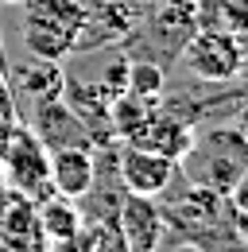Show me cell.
I'll list each match as a JSON object with an SVG mask.
<instances>
[{
	"mask_svg": "<svg viewBox=\"0 0 248 252\" xmlns=\"http://www.w3.org/2000/svg\"><path fill=\"white\" fill-rule=\"evenodd\" d=\"M86 24V0H24V51L28 59L62 63L74 55L78 32Z\"/></svg>",
	"mask_w": 248,
	"mask_h": 252,
	"instance_id": "1",
	"label": "cell"
},
{
	"mask_svg": "<svg viewBox=\"0 0 248 252\" xmlns=\"http://www.w3.org/2000/svg\"><path fill=\"white\" fill-rule=\"evenodd\" d=\"M183 163L190 167V183L229 194L237 175L248 167V136H241L237 128H214L206 136H194V148Z\"/></svg>",
	"mask_w": 248,
	"mask_h": 252,
	"instance_id": "2",
	"label": "cell"
},
{
	"mask_svg": "<svg viewBox=\"0 0 248 252\" xmlns=\"http://www.w3.org/2000/svg\"><path fill=\"white\" fill-rule=\"evenodd\" d=\"M0 167H4V179L24 198H31L35 206L55 194V187H51V152L39 144V136L31 128L24 125L12 128V136L0 152Z\"/></svg>",
	"mask_w": 248,
	"mask_h": 252,
	"instance_id": "3",
	"label": "cell"
},
{
	"mask_svg": "<svg viewBox=\"0 0 248 252\" xmlns=\"http://www.w3.org/2000/svg\"><path fill=\"white\" fill-rule=\"evenodd\" d=\"M179 59L198 82H233L241 74V35L221 32V28H202L186 39Z\"/></svg>",
	"mask_w": 248,
	"mask_h": 252,
	"instance_id": "4",
	"label": "cell"
},
{
	"mask_svg": "<svg viewBox=\"0 0 248 252\" xmlns=\"http://www.w3.org/2000/svg\"><path fill=\"white\" fill-rule=\"evenodd\" d=\"M179 163L159 152H148L140 144H124L117 152V179L128 194H144V198H159L167 194V187L175 183Z\"/></svg>",
	"mask_w": 248,
	"mask_h": 252,
	"instance_id": "5",
	"label": "cell"
},
{
	"mask_svg": "<svg viewBox=\"0 0 248 252\" xmlns=\"http://www.w3.org/2000/svg\"><path fill=\"white\" fill-rule=\"evenodd\" d=\"M31 132L39 136V144L47 152H59V148H93L90 128L82 125V117L62 97H47V101L31 105Z\"/></svg>",
	"mask_w": 248,
	"mask_h": 252,
	"instance_id": "6",
	"label": "cell"
},
{
	"mask_svg": "<svg viewBox=\"0 0 248 252\" xmlns=\"http://www.w3.org/2000/svg\"><path fill=\"white\" fill-rule=\"evenodd\" d=\"M194 136H198V128L190 125L186 117L171 113V109H163V101H159V109H155L152 117L136 128L124 144H140V148L159 152V156L175 159V163L183 167V159L190 156V148H194Z\"/></svg>",
	"mask_w": 248,
	"mask_h": 252,
	"instance_id": "7",
	"label": "cell"
},
{
	"mask_svg": "<svg viewBox=\"0 0 248 252\" xmlns=\"http://www.w3.org/2000/svg\"><path fill=\"white\" fill-rule=\"evenodd\" d=\"M136 24H140V12L132 8V0H93V4H86V24L78 32L74 51L121 43L124 35L136 32Z\"/></svg>",
	"mask_w": 248,
	"mask_h": 252,
	"instance_id": "8",
	"label": "cell"
},
{
	"mask_svg": "<svg viewBox=\"0 0 248 252\" xmlns=\"http://www.w3.org/2000/svg\"><path fill=\"white\" fill-rule=\"evenodd\" d=\"M117 225H121V237L128 252H159L163 245V210L155 206V198H144V194H128L124 190L121 210H117Z\"/></svg>",
	"mask_w": 248,
	"mask_h": 252,
	"instance_id": "9",
	"label": "cell"
},
{
	"mask_svg": "<svg viewBox=\"0 0 248 252\" xmlns=\"http://www.w3.org/2000/svg\"><path fill=\"white\" fill-rule=\"evenodd\" d=\"M97 183V159L93 148H59L51 152V187L62 198H86Z\"/></svg>",
	"mask_w": 248,
	"mask_h": 252,
	"instance_id": "10",
	"label": "cell"
},
{
	"mask_svg": "<svg viewBox=\"0 0 248 252\" xmlns=\"http://www.w3.org/2000/svg\"><path fill=\"white\" fill-rule=\"evenodd\" d=\"M16 86L28 101H47V97H62L66 90V74L59 63H47V59H31V63L16 66Z\"/></svg>",
	"mask_w": 248,
	"mask_h": 252,
	"instance_id": "11",
	"label": "cell"
},
{
	"mask_svg": "<svg viewBox=\"0 0 248 252\" xmlns=\"http://www.w3.org/2000/svg\"><path fill=\"white\" fill-rule=\"evenodd\" d=\"M39 225H43V233L51 237V245L55 241H66V237H74L86 218H82V206L74 202V198H62V194H51V198H43L39 202Z\"/></svg>",
	"mask_w": 248,
	"mask_h": 252,
	"instance_id": "12",
	"label": "cell"
},
{
	"mask_svg": "<svg viewBox=\"0 0 248 252\" xmlns=\"http://www.w3.org/2000/svg\"><path fill=\"white\" fill-rule=\"evenodd\" d=\"M163 86H167V78L159 63H128V94L163 101Z\"/></svg>",
	"mask_w": 248,
	"mask_h": 252,
	"instance_id": "13",
	"label": "cell"
},
{
	"mask_svg": "<svg viewBox=\"0 0 248 252\" xmlns=\"http://www.w3.org/2000/svg\"><path fill=\"white\" fill-rule=\"evenodd\" d=\"M217 12V28L233 35H248V0H210Z\"/></svg>",
	"mask_w": 248,
	"mask_h": 252,
	"instance_id": "14",
	"label": "cell"
},
{
	"mask_svg": "<svg viewBox=\"0 0 248 252\" xmlns=\"http://www.w3.org/2000/svg\"><path fill=\"white\" fill-rule=\"evenodd\" d=\"M97 86H101L109 97L128 94V59H113V63L105 66V74L97 78Z\"/></svg>",
	"mask_w": 248,
	"mask_h": 252,
	"instance_id": "15",
	"label": "cell"
},
{
	"mask_svg": "<svg viewBox=\"0 0 248 252\" xmlns=\"http://www.w3.org/2000/svg\"><path fill=\"white\" fill-rule=\"evenodd\" d=\"M51 252H93V225L86 221L74 237H66V241H55Z\"/></svg>",
	"mask_w": 248,
	"mask_h": 252,
	"instance_id": "16",
	"label": "cell"
},
{
	"mask_svg": "<svg viewBox=\"0 0 248 252\" xmlns=\"http://www.w3.org/2000/svg\"><path fill=\"white\" fill-rule=\"evenodd\" d=\"M225 202H229V210H233V214H248V167L237 175V183L229 187Z\"/></svg>",
	"mask_w": 248,
	"mask_h": 252,
	"instance_id": "17",
	"label": "cell"
},
{
	"mask_svg": "<svg viewBox=\"0 0 248 252\" xmlns=\"http://www.w3.org/2000/svg\"><path fill=\"white\" fill-rule=\"evenodd\" d=\"M225 252H248V241H233V245H229Z\"/></svg>",
	"mask_w": 248,
	"mask_h": 252,
	"instance_id": "18",
	"label": "cell"
},
{
	"mask_svg": "<svg viewBox=\"0 0 248 252\" xmlns=\"http://www.w3.org/2000/svg\"><path fill=\"white\" fill-rule=\"evenodd\" d=\"M175 252H202V249H198V245H179Z\"/></svg>",
	"mask_w": 248,
	"mask_h": 252,
	"instance_id": "19",
	"label": "cell"
},
{
	"mask_svg": "<svg viewBox=\"0 0 248 252\" xmlns=\"http://www.w3.org/2000/svg\"><path fill=\"white\" fill-rule=\"evenodd\" d=\"M0 252H12V249H8V241H4V237H0Z\"/></svg>",
	"mask_w": 248,
	"mask_h": 252,
	"instance_id": "20",
	"label": "cell"
},
{
	"mask_svg": "<svg viewBox=\"0 0 248 252\" xmlns=\"http://www.w3.org/2000/svg\"><path fill=\"white\" fill-rule=\"evenodd\" d=\"M0 4H24V0H0Z\"/></svg>",
	"mask_w": 248,
	"mask_h": 252,
	"instance_id": "21",
	"label": "cell"
}]
</instances>
